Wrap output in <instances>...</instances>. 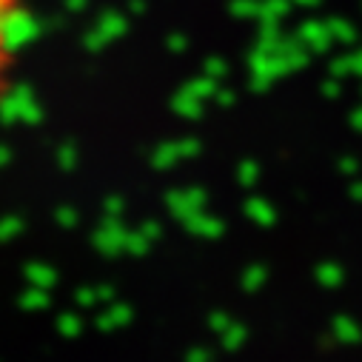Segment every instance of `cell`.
<instances>
[{
	"mask_svg": "<svg viewBox=\"0 0 362 362\" xmlns=\"http://www.w3.org/2000/svg\"><path fill=\"white\" fill-rule=\"evenodd\" d=\"M29 15L32 0H0V109L15 86L21 49L29 35Z\"/></svg>",
	"mask_w": 362,
	"mask_h": 362,
	"instance_id": "1",
	"label": "cell"
}]
</instances>
